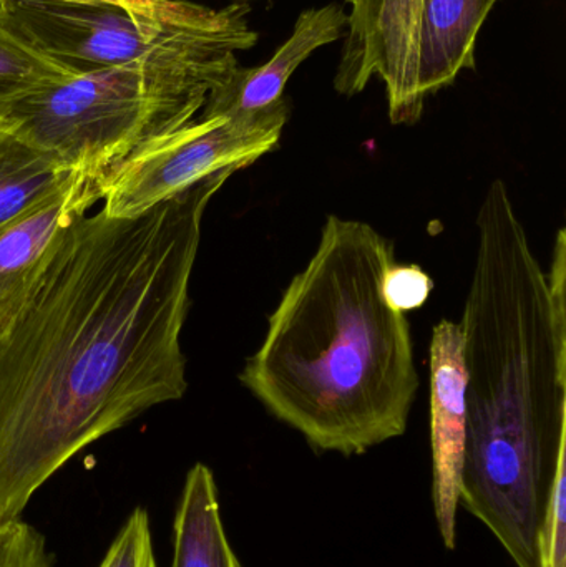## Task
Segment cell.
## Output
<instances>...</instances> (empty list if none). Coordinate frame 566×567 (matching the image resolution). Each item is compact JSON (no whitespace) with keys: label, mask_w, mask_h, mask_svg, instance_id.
<instances>
[{"label":"cell","mask_w":566,"mask_h":567,"mask_svg":"<svg viewBox=\"0 0 566 567\" xmlns=\"http://www.w3.org/2000/svg\"><path fill=\"white\" fill-rule=\"evenodd\" d=\"M2 2V0H0ZM96 2H112V3H122V6H132V3L123 2V0H96Z\"/></svg>","instance_id":"d6986e66"},{"label":"cell","mask_w":566,"mask_h":567,"mask_svg":"<svg viewBox=\"0 0 566 567\" xmlns=\"http://www.w3.org/2000/svg\"><path fill=\"white\" fill-rule=\"evenodd\" d=\"M103 195V178L82 173L62 192L0 226V333L32 296L70 226Z\"/></svg>","instance_id":"ba28073f"},{"label":"cell","mask_w":566,"mask_h":567,"mask_svg":"<svg viewBox=\"0 0 566 567\" xmlns=\"http://www.w3.org/2000/svg\"><path fill=\"white\" fill-rule=\"evenodd\" d=\"M80 175L0 130V226L62 192Z\"/></svg>","instance_id":"4fadbf2b"},{"label":"cell","mask_w":566,"mask_h":567,"mask_svg":"<svg viewBox=\"0 0 566 567\" xmlns=\"http://www.w3.org/2000/svg\"><path fill=\"white\" fill-rule=\"evenodd\" d=\"M477 231L459 322L467 372L459 505L515 565L542 567L548 496L566 453V316L552 306L504 179L485 192Z\"/></svg>","instance_id":"7a4b0ae2"},{"label":"cell","mask_w":566,"mask_h":567,"mask_svg":"<svg viewBox=\"0 0 566 567\" xmlns=\"http://www.w3.org/2000/svg\"><path fill=\"white\" fill-rule=\"evenodd\" d=\"M99 567H158L145 509L136 508L126 518Z\"/></svg>","instance_id":"9a60e30c"},{"label":"cell","mask_w":566,"mask_h":567,"mask_svg":"<svg viewBox=\"0 0 566 567\" xmlns=\"http://www.w3.org/2000/svg\"><path fill=\"white\" fill-rule=\"evenodd\" d=\"M53 561L45 538L29 523L0 526V567H52Z\"/></svg>","instance_id":"e0dca14e"},{"label":"cell","mask_w":566,"mask_h":567,"mask_svg":"<svg viewBox=\"0 0 566 567\" xmlns=\"http://www.w3.org/2000/svg\"><path fill=\"white\" fill-rule=\"evenodd\" d=\"M348 32L335 75L336 92L354 96L381 80L392 125H414L424 113L418 95L422 0H344Z\"/></svg>","instance_id":"52a82bcc"},{"label":"cell","mask_w":566,"mask_h":567,"mask_svg":"<svg viewBox=\"0 0 566 567\" xmlns=\"http://www.w3.org/2000/svg\"><path fill=\"white\" fill-rule=\"evenodd\" d=\"M434 290L431 276L415 265H394L382 276L381 292L388 307L399 313L421 309Z\"/></svg>","instance_id":"2e32d148"},{"label":"cell","mask_w":566,"mask_h":567,"mask_svg":"<svg viewBox=\"0 0 566 567\" xmlns=\"http://www.w3.org/2000/svg\"><path fill=\"white\" fill-rule=\"evenodd\" d=\"M123 2L132 3V6H146V3L158 2V0H123Z\"/></svg>","instance_id":"ac0fdd59"},{"label":"cell","mask_w":566,"mask_h":567,"mask_svg":"<svg viewBox=\"0 0 566 567\" xmlns=\"http://www.w3.org/2000/svg\"><path fill=\"white\" fill-rule=\"evenodd\" d=\"M226 168L146 212L70 226L0 333V526L80 450L188 390L183 326Z\"/></svg>","instance_id":"6da1fadb"},{"label":"cell","mask_w":566,"mask_h":567,"mask_svg":"<svg viewBox=\"0 0 566 567\" xmlns=\"http://www.w3.org/2000/svg\"><path fill=\"white\" fill-rule=\"evenodd\" d=\"M249 7L231 3L166 37L142 59L80 73L17 102L0 130L72 172L105 179L133 153L195 122L258 43Z\"/></svg>","instance_id":"277c9868"},{"label":"cell","mask_w":566,"mask_h":567,"mask_svg":"<svg viewBox=\"0 0 566 567\" xmlns=\"http://www.w3.org/2000/svg\"><path fill=\"white\" fill-rule=\"evenodd\" d=\"M498 0H422L418 95L425 100L475 69L478 33Z\"/></svg>","instance_id":"8fae6325"},{"label":"cell","mask_w":566,"mask_h":567,"mask_svg":"<svg viewBox=\"0 0 566 567\" xmlns=\"http://www.w3.org/2000/svg\"><path fill=\"white\" fill-rule=\"evenodd\" d=\"M80 75L0 29V120L25 96Z\"/></svg>","instance_id":"5bb4252c"},{"label":"cell","mask_w":566,"mask_h":567,"mask_svg":"<svg viewBox=\"0 0 566 567\" xmlns=\"http://www.w3.org/2000/svg\"><path fill=\"white\" fill-rule=\"evenodd\" d=\"M394 251L368 223L328 216L239 373L319 452L362 455L408 430L419 389L411 323L381 292Z\"/></svg>","instance_id":"3957f363"},{"label":"cell","mask_w":566,"mask_h":567,"mask_svg":"<svg viewBox=\"0 0 566 567\" xmlns=\"http://www.w3.org/2000/svg\"><path fill=\"white\" fill-rule=\"evenodd\" d=\"M464 339L454 320H441L431 339L432 499L442 539L455 546L465 450Z\"/></svg>","instance_id":"9c48e42d"},{"label":"cell","mask_w":566,"mask_h":567,"mask_svg":"<svg viewBox=\"0 0 566 567\" xmlns=\"http://www.w3.org/2000/svg\"><path fill=\"white\" fill-rule=\"evenodd\" d=\"M288 100L231 118H198L155 140L103 179V212L126 218L226 168H248L278 146L288 123Z\"/></svg>","instance_id":"8992f818"},{"label":"cell","mask_w":566,"mask_h":567,"mask_svg":"<svg viewBox=\"0 0 566 567\" xmlns=\"http://www.w3.org/2000/svg\"><path fill=\"white\" fill-rule=\"evenodd\" d=\"M348 12L339 3L316 7L301 12L291 37L275 55L255 69L238 66L228 80L209 93L199 116L231 118L268 109L282 99L292 73L321 47L344 39Z\"/></svg>","instance_id":"30bf717a"},{"label":"cell","mask_w":566,"mask_h":567,"mask_svg":"<svg viewBox=\"0 0 566 567\" xmlns=\"http://www.w3.org/2000/svg\"><path fill=\"white\" fill-rule=\"evenodd\" d=\"M192 0L122 6L96 0H2L0 29L86 73L142 59L162 40L208 16Z\"/></svg>","instance_id":"5b68a950"},{"label":"cell","mask_w":566,"mask_h":567,"mask_svg":"<svg viewBox=\"0 0 566 567\" xmlns=\"http://www.w3.org/2000/svg\"><path fill=\"white\" fill-rule=\"evenodd\" d=\"M172 567H241L226 536L212 470L196 463L175 516Z\"/></svg>","instance_id":"7c38bea8"}]
</instances>
